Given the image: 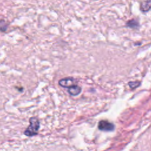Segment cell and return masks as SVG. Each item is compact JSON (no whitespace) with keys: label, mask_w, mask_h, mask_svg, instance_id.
<instances>
[{"label":"cell","mask_w":151,"mask_h":151,"mask_svg":"<svg viewBox=\"0 0 151 151\" xmlns=\"http://www.w3.org/2000/svg\"><path fill=\"white\" fill-rule=\"evenodd\" d=\"M29 125L24 132L26 136L31 137L38 134L40 128V121L37 117H31L29 119Z\"/></svg>","instance_id":"6da1fadb"},{"label":"cell","mask_w":151,"mask_h":151,"mask_svg":"<svg viewBox=\"0 0 151 151\" xmlns=\"http://www.w3.org/2000/svg\"><path fill=\"white\" fill-rule=\"evenodd\" d=\"M140 83L139 81H130L128 83V84L130 86V87L131 88H132V89L137 87L140 85Z\"/></svg>","instance_id":"52a82bcc"},{"label":"cell","mask_w":151,"mask_h":151,"mask_svg":"<svg viewBox=\"0 0 151 151\" xmlns=\"http://www.w3.org/2000/svg\"><path fill=\"white\" fill-rule=\"evenodd\" d=\"M151 9V0H143L140 4V9L143 12H147Z\"/></svg>","instance_id":"5b68a950"},{"label":"cell","mask_w":151,"mask_h":151,"mask_svg":"<svg viewBox=\"0 0 151 151\" xmlns=\"http://www.w3.org/2000/svg\"><path fill=\"white\" fill-rule=\"evenodd\" d=\"M8 24L3 19L0 20V31L4 32L6 31L8 28Z\"/></svg>","instance_id":"8992f818"},{"label":"cell","mask_w":151,"mask_h":151,"mask_svg":"<svg viewBox=\"0 0 151 151\" xmlns=\"http://www.w3.org/2000/svg\"><path fill=\"white\" fill-rule=\"evenodd\" d=\"M74 78L72 77H66L59 80L58 84L60 86L64 88H68L74 85Z\"/></svg>","instance_id":"3957f363"},{"label":"cell","mask_w":151,"mask_h":151,"mask_svg":"<svg viewBox=\"0 0 151 151\" xmlns=\"http://www.w3.org/2000/svg\"><path fill=\"white\" fill-rule=\"evenodd\" d=\"M98 127L102 131H113L114 129V126L113 123L108 122L107 120H101L99 123Z\"/></svg>","instance_id":"7a4b0ae2"},{"label":"cell","mask_w":151,"mask_h":151,"mask_svg":"<svg viewBox=\"0 0 151 151\" xmlns=\"http://www.w3.org/2000/svg\"><path fill=\"white\" fill-rule=\"evenodd\" d=\"M81 88L80 86L75 84L68 87V93L70 95L73 96L78 95L81 93Z\"/></svg>","instance_id":"277c9868"}]
</instances>
